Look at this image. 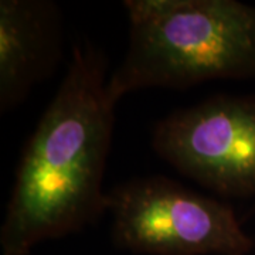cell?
Wrapping results in <instances>:
<instances>
[{"instance_id":"3957f363","label":"cell","mask_w":255,"mask_h":255,"mask_svg":"<svg viewBox=\"0 0 255 255\" xmlns=\"http://www.w3.org/2000/svg\"><path fill=\"white\" fill-rule=\"evenodd\" d=\"M115 246L149 255H247L254 247L234 210L164 177L108 193Z\"/></svg>"},{"instance_id":"6da1fadb","label":"cell","mask_w":255,"mask_h":255,"mask_svg":"<svg viewBox=\"0 0 255 255\" xmlns=\"http://www.w3.org/2000/svg\"><path fill=\"white\" fill-rule=\"evenodd\" d=\"M107 63L82 41L28 139L0 230L3 255H28L77 233L108 210L102 180L115 122Z\"/></svg>"},{"instance_id":"7a4b0ae2","label":"cell","mask_w":255,"mask_h":255,"mask_svg":"<svg viewBox=\"0 0 255 255\" xmlns=\"http://www.w3.org/2000/svg\"><path fill=\"white\" fill-rule=\"evenodd\" d=\"M129 47L111 98L255 77V6L236 0H128Z\"/></svg>"},{"instance_id":"5b68a950","label":"cell","mask_w":255,"mask_h":255,"mask_svg":"<svg viewBox=\"0 0 255 255\" xmlns=\"http://www.w3.org/2000/svg\"><path fill=\"white\" fill-rule=\"evenodd\" d=\"M60 17L55 4L43 0L0 1V111L26 100L43 80L58 51Z\"/></svg>"},{"instance_id":"277c9868","label":"cell","mask_w":255,"mask_h":255,"mask_svg":"<svg viewBox=\"0 0 255 255\" xmlns=\"http://www.w3.org/2000/svg\"><path fill=\"white\" fill-rule=\"evenodd\" d=\"M156 153L221 196L255 194V98L219 95L155 128Z\"/></svg>"}]
</instances>
